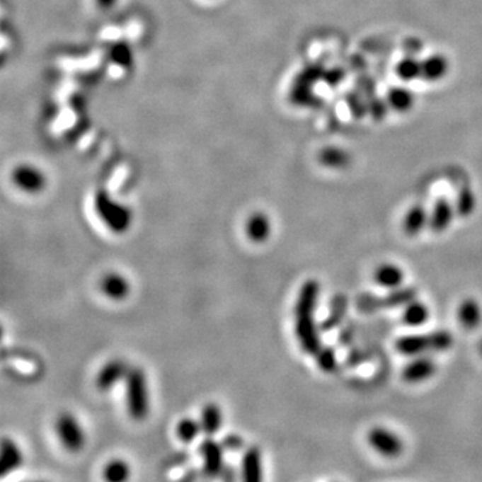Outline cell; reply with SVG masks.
I'll return each mask as SVG.
<instances>
[{"instance_id":"obj_29","label":"cell","mask_w":482,"mask_h":482,"mask_svg":"<svg viewBox=\"0 0 482 482\" xmlns=\"http://www.w3.org/2000/svg\"><path fill=\"white\" fill-rule=\"evenodd\" d=\"M129 474H130L129 465L122 459H113L103 469L105 480L110 482L125 481L129 477Z\"/></svg>"},{"instance_id":"obj_24","label":"cell","mask_w":482,"mask_h":482,"mask_svg":"<svg viewBox=\"0 0 482 482\" xmlns=\"http://www.w3.org/2000/svg\"><path fill=\"white\" fill-rule=\"evenodd\" d=\"M430 318V309L426 304L414 299L405 306L402 312V321L408 327H420Z\"/></svg>"},{"instance_id":"obj_27","label":"cell","mask_w":482,"mask_h":482,"mask_svg":"<svg viewBox=\"0 0 482 482\" xmlns=\"http://www.w3.org/2000/svg\"><path fill=\"white\" fill-rule=\"evenodd\" d=\"M454 207H456V213L459 217L466 219V217L471 216L473 212L476 210V207H477V198H476L473 189H470L468 186L462 188L458 192Z\"/></svg>"},{"instance_id":"obj_7","label":"cell","mask_w":482,"mask_h":482,"mask_svg":"<svg viewBox=\"0 0 482 482\" xmlns=\"http://www.w3.org/2000/svg\"><path fill=\"white\" fill-rule=\"evenodd\" d=\"M55 430L63 447L71 453L79 452L85 445V433L74 415L61 414L55 423Z\"/></svg>"},{"instance_id":"obj_2","label":"cell","mask_w":482,"mask_h":482,"mask_svg":"<svg viewBox=\"0 0 482 482\" xmlns=\"http://www.w3.org/2000/svg\"><path fill=\"white\" fill-rule=\"evenodd\" d=\"M453 345V336L445 330L434 331L432 334L406 335L396 340L398 352L406 357L425 355V352L445 351Z\"/></svg>"},{"instance_id":"obj_20","label":"cell","mask_w":482,"mask_h":482,"mask_svg":"<svg viewBox=\"0 0 482 482\" xmlns=\"http://www.w3.org/2000/svg\"><path fill=\"white\" fill-rule=\"evenodd\" d=\"M459 324L468 330H474L480 326L482 319V311L480 304L474 299L464 300L457 311Z\"/></svg>"},{"instance_id":"obj_13","label":"cell","mask_w":482,"mask_h":482,"mask_svg":"<svg viewBox=\"0 0 482 482\" xmlns=\"http://www.w3.org/2000/svg\"><path fill=\"white\" fill-rule=\"evenodd\" d=\"M456 207L445 197H440L434 204L433 210L430 213V220L429 226L432 228L433 232L441 234L445 232L446 229L450 226L456 216Z\"/></svg>"},{"instance_id":"obj_8","label":"cell","mask_w":482,"mask_h":482,"mask_svg":"<svg viewBox=\"0 0 482 482\" xmlns=\"http://www.w3.org/2000/svg\"><path fill=\"white\" fill-rule=\"evenodd\" d=\"M371 447L387 458H396L403 452V442L399 435L384 428H374L367 435Z\"/></svg>"},{"instance_id":"obj_22","label":"cell","mask_w":482,"mask_h":482,"mask_svg":"<svg viewBox=\"0 0 482 482\" xmlns=\"http://www.w3.org/2000/svg\"><path fill=\"white\" fill-rule=\"evenodd\" d=\"M386 102L391 110L396 113H408L414 106V94L406 87H391L387 93Z\"/></svg>"},{"instance_id":"obj_1","label":"cell","mask_w":482,"mask_h":482,"mask_svg":"<svg viewBox=\"0 0 482 482\" xmlns=\"http://www.w3.org/2000/svg\"><path fill=\"white\" fill-rule=\"evenodd\" d=\"M321 285L311 279L302 285L295 306V334L304 352L315 355L321 350V342L316 324V306Z\"/></svg>"},{"instance_id":"obj_19","label":"cell","mask_w":482,"mask_h":482,"mask_svg":"<svg viewBox=\"0 0 482 482\" xmlns=\"http://www.w3.org/2000/svg\"><path fill=\"white\" fill-rule=\"evenodd\" d=\"M429 220L430 214L428 213L426 208L420 204H417L408 210L402 226L406 235L417 236L426 228V225H429Z\"/></svg>"},{"instance_id":"obj_25","label":"cell","mask_w":482,"mask_h":482,"mask_svg":"<svg viewBox=\"0 0 482 482\" xmlns=\"http://www.w3.org/2000/svg\"><path fill=\"white\" fill-rule=\"evenodd\" d=\"M319 162L323 166L330 168V169H345L350 165L351 157L345 149L327 147V148L321 149L319 153Z\"/></svg>"},{"instance_id":"obj_31","label":"cell","mask_w":482,"mask_h":482,"mask_svg":"<svg viewBox=\"0 0 482 482\" xmlns=\"http://www.w3.org/2000/svg\"><path fill=\"white\" fill-rule=\"evenodd\" d=\"M113 62L117 63L121 67H130L133 63V54L132 49L125 43H117L112 47L110 51Z\"/></svg>"},{"instance_id":"obj_3","label":"cell","mask_w":482,"mask_h":482,"mask_svg":"<svg viewBox=\"0 0 482 482\" xmlns=\"http://www.w3.org/2000/svg\"><path fill=\"white\" fill-rule=\"evenodd\" d=\"M126 408L134 420H144L149 413L148 384L145 372L141 369H129L125 378Z\"/></svg>"},{"instance_id":"obj_34","label":"cell","mask_w":482,"mask_h":482,"mask_svg":"<svg viewBox=\"0 0 482 482\" xmlns=\"http://www.w3.org/2000/svg\"><path fill=\"white\" fill-rule=\"evenodd\" d=\"M387 108H389L387 102L384 103V101H381V99L374 98L369 102V113L377 121L384 120V114L387 112Z\"/></svg>"},{"instance_id":"obj_26","label":"cell","mask_w":482,"mask_h":482,"mask_svg":"<svg viewBox=\"0 0 482 482\" xmlns=\"http://www.w3.org/2000/svg\"><path fill=\"white\" fill-rule=\"evenodd\" d=\"M396 76L403 82H413L420 78L422 73V62L413 58L406 57L402 61H399L396 67Z\"/></svg>"},{"instance_id":"obj_14","label":"cell","mask_w":482,"mask_h":482,"mask_svg":"<svg viewBox=\"0 0 482 482\" xmlns=\"http://www.w3.org/2000/svg\"><path fill=\"white\" fill-rule=\"evenodd\" d=\"M23 464L21 449L10 438H3L0 446V477H6L19 469Z\"/></svg>"},{"instance_id":"obj_10","label":"cell","mask_w":482,"mask_h":482,"mask_svg":"<svg viewBox=\"0 0 482 482\" xmlns=\"http://www.w3.org/2000/svg\"><path fill=\"white\" fill-rule=\"evenodd\" d=\"M13 181L15 185L27 193H38L46 185L45 174L31 165H21L15 168Z\"/></svg>"},{"instance_id":"obj_11","label":"cell","mask_w":482,"mask_h":482,"mask_svg":"<svg viewBox=\"0 0 482 482\" xmlns=\"http://www.w3.org/2000/svg\"><path fill=\"white\" fill-rule=\"evenodd\" d=\"M437 371V365L433 359L425 355H418L405 366L402 371V378L408 384H420L433 377Z\"/></svg>"},{"instance_id":"obj_30","label":"cell","mask_w":482,"mask_h":482,"mask_svg":"<svg viewBox=\"0 0 482 482\" xmlns=\"http://www.w3.org/2000/svg\"><path fill=\"white\" fill-rule=\"evenodd\" d=\"M318 367L324 372H331L336 369L338 358L333 347H321V350L315 354Z\"/></svg>"},{"instance_id":"obj_16","label":"cell","mask_w":482,"mask_h":482,"mask_svg":"<svg viewBox=\"0 0 482 482\" xmlns=\"http://www.w3.org/2000/svg\"><path fill=\"white\" fill-rule=\"evenodd\" d=\"M374 280H375L377 285L382 287V288L396 289V288H399L403 285L405 273L396 264L384 263L375 270Z\"/></svg>"},{"instance_id":"obj_36","label":"cell","mask_w":482,"mask_h":482,"mask_svg":"<svg viewBox=\"0 0 482 482\" xmlns=\"http://www.w3.org/2000/svg\"><path fill=\"white\" fill-rule=\"evenodd\" d=\"M222 445H223L224 449H226L229 452H237V450H240L243 447L244 442H243L241 437H239L236 434H229V435L224 437Z\"/></svg>"},{"instance_id":"obj_4","label":"cell","mask_w":482,"mask_h":482,"mask_svg":"<svg viewBox=\"0 0 482 482\" xmlns=\"http://www.w3.org/2000/svg\"><path fill=\"white\" fill-rule=\"evenodd\" d=\"M94 208L102 223L114 234H125L130 228L132 212L127 207L114 201L108 192H97L94 198Z\"/></svg>"},{"instance_id":"obj_18","label":"cell","mask_w":482,"mask_h":482,"mask_svg":"<svg viewBox=\"0 0 482 482\" xmlns=\"http://www.w3.org/2000/svg\"><path fill=\"white\" fill-rule=\"evenodd\" d=\"M101 291L109 299L122 300L129 295L130 285L122 275L115 272L108 273L103 276L101 282Z\"/></svg>"},{"instance_id":"obj_12","label":"cell","mask_w":482,"mask_h":482,"mask_svg":"<svg viewBox=\"0 0 482 482\" xmlns=\"http://www.w3.org/2000/svg\"><path fill=\"white\" fill-rule=\"evenodd\" d=\"M129 372V367L122 360H110L108 362L101 370L96 378V384L99 391H109L118 382L126 378Z\"/></svg>"},{"instance_id":"obj_21","label":"cell","mask_w":482,"mask_h":482,"mask_svg":"<svg viewBox=\"0 0 482 482\" xmlns=\"http://www.w3.org/2000/svg\"><path fill=\"white\" fill-rule=\"evenodd\" d=\"M247 235L253 243H264L271 235V222L264 213H253L247 222Z\"/></svg>"},{"instance_id":"obj_35","label":"cell","mask_w":482,"mask_h":482,"mask_svg":"<svg viewBox=\"0 0 482 482\" xmlns=\"http://www.w3.org/2000/svg\"><path fill=\"white\" fill-rule=\"evenodd\" d=\"M345 78V71H342L340 69H333V70H326L324 71V76L323 81L330 85L331 87L338 86L342 79Z\"/></svg>"},{"instance_id":"obj_6","label":"cell","mask_w":482,"mask_h":482,"mask_svg":"<svg viewBox=\"0 0 482 482\" xmlns=\"http://www.w3.org/2000/svg\"><path fill=\"white\" fill-rule=\"evenodd\" d=\"M417 297L414 288H396L390 289V292L384 297H362L358 300V307L363 312H372L381 309H396L406 306Z\"/></svg>"},{"instance_id":"obj_17","label":"cell","mask_w":482,"mask_h":482,"mask_svg":"<svg viewBox=\"0 0 482 482\" xmlns=\"http://www.w3.org/2000/svg\"><path fill=\"white\" fill-rule=\"evenodd\" d=\"M449 71V62L441 54H434L422 61L420 79L426 82H438L445 78Z\"/></svg>"},{"instance_id":"obj_15","label":"cell","mask_w":482,"mask_h":482,"mask_svg":"<svg viewBox=\"0 0 482 482\" xmlns=\"http://www.w3.org/2000/svg\"><path fill=\"white\" fill-rule=\"evenodd\" d=\"M241 477L244 481L258 482L263 480V462L259 447H249L241 459Z\"/></svg>"},{"instance_id":"obj_23","label":"cell","mask_w":482,"mask_h":482,"mask_svg":"<svg viewBox=\"0 0 482 482\" xmlns=\"http://www.w3.org/2000/svg\"><path fill=\"white\" fill-rule=\"evenodd\" d=\"M222 423H223V415H222L220 408L216 403H207L201 410V415H200L201 430L208 437H212L220 432Z\"/></svg>"},{"instance_id":"obj_33","label":"cell","mask_w":482,"mask_h":482,"mask_svg":"<svg viewBox=\"0 0 482 482\" xmlns=\"http://www.w3.org/2000/svg\"><path fill=\"white\" fill-rule=\"evenodd\" d=\"M347 102H348L351 113L358 118L369 113V103H366L363 98L359 97L357 94H350L348 98H347Z\"/></svg>"},{"instance_id":"obj_9","label":"cell","mask_w":482,"mask_h":482,"mask_svg":"<svg viewBox=\"0 0 482 482\" xmlns=\"http://www.w3.org/2000/svg\"><path fill=\"white\" fill-rule=\"evenodd\" d=\"M200 454L202 457V473L208 478L222 476L224 468V447L208 437L200 445Z\"/></svg>"},{"instance_id":"obj_32","label":"cell","mask_w":482,"mask_h":482,"mask_svg":"<svg viewBox=\"0 0 482 482\" xmlns=\"http://www.w3.org/2000/svg\"><path fill=\"white\" fill-rule=\"evenodd\" d=\"M346 314V300L345 299H336L335 302L334 312L328 316V319L324 321V328H333L336 324H339V321L345 318Z\"/></svg>"},{"instance_id":"obj_37","label":"cell","mask_w":482,"mask_h":482,"mask_svg":"<svg viewBox=\"0 0 482 482\" xmlns=\"http://www.w3.org/2000/svg\"><path fill=\"white\" fill-rule=\"evenodd\" d=\"M115 1H117V0H97L99 7H101V8H105V10H108V8L113 7V6L115 4Z\"/></svg>"},{"instance_id":"obj_28","label":"cell","mask_w":482,"mask_h":482,"mask_svg":"<svg viewBox=\"0 0 482 482\" xmlns=\"http://www.w3.org/2000/svg\"><path fill=\"white\" fill-rule=\"evenodd\" d=\"M200 432H202L200 422L192 418H184L180 420L176 426L177 438L183 444H192L197 438Z\"/></svg>"},{"instance_id":"obj_5","label":"cell","mask_w":482,"mask_h":482,"mask_svg":"<svg viewBox=\"0 0 482 482\" xmlns=\"http://www.w3.org/2000/svg\"><path fill=\"white\" fill-rule=\"evenodd\" d=\"M324 69L321 64H309L304 67L299 74H297L291 91H289V99L294 105L297 106H314L316 102V97L312 93L314 85L323 79L324 76Z\"/></svg>"}]
</instances>
